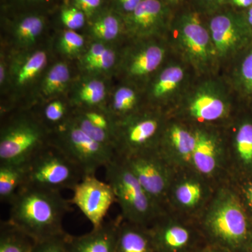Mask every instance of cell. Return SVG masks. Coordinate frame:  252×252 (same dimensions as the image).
Returning <instances> with one entry per match:
<instances>
[{
	"instance_id": "d6a6232c",
	"label": "cell",
	"mask_w": 252,
	"mask_h": 252,
	"mask_svg": "<svg viewBox=\"0 0 252 252\" xmlns=\"http://www.w3.org/2000/svg\"><path fill=\"white\" fill-rule=\"evenodd\" d=\"M119 56L120 49L116 50L112 47H107L103 54L84 68L89 72H102L112 70L114 68L117 67Z\"/></svg>"
},
{
	"instance_id": "ab89813d",
	"label": "cell",
	"mask_w": 252,
	"mask_h": 252,
	"mask_svg": "<svg viewBox=\"0 0 252 252\" xmlns=\"http://www.w3.org/2000/svg\"><path fill=\"white\" fill-rule=\"evenodd\" d=\"M143 0H114V11L123 18L133 12Z\"/></svg>"
},
{
	"instance_id": "d4e9b609",
	"label": "cell",
	"mask_w": 252,
	"mask_h": 252,
	"mask_svg": "<svg viewBox=\"0 0 252 252\" xmlns=\"http://www.w3.org/2000/svg\"><path fill=\"white\" fill-rule=\"evenodd\" d=\"M91 35L96 41L108 42L127 40L124 18L114 11L102 13L94 18L89 28Z\"/></svg>"
},
{
	"instance_id": "74e56055",
	"label": "cell",
	"mask_w": 252,
	"mask_h": 252,
	"mask_svg": "<svg viewBox=\"0 0 252 252\" xmlns=\"http://www.w3.org/2000/svg\"><path fill=\"white\" fill-rule=\"evenodd\" d=\"M63 237L36 243L32 252H67L63 243Z\"/></svg>"
},
{
	"instance_id": "d6986e66",
	"label": "cell",
	"mask_w": 252,
	"mask_h": 252,
	"mask_svg": "<svg viewBox=\"0 0 252 252\" xmlns=\"http://www.w3.org/2000/svg\"><path fill=\"white\" fill-rule=\"evenodd\" d=\"M69 200L93 225L97 228L104 222L109 209L116 202L112 187L107 182L99 180L95 175H86L72 189Z\"/></svg>"
},
{
	"instance_id": "60d3db41",
	"label": "cell",
	"mask_w": 252,
	"mask_h": 252,
	"mask_svg": "<svg viewBox=\"0 0 252 252\" xmlns=\"http://www.w3.org/2000/svg\"><path fill=\"white\" fill-rule=\"evenodd\" d=\"M102 0H74L73 6L85 14L88 17H91L100 7Z\"/></svg>"
},
{
	"instance_id": "e0dca14e",
	"label": "cell",
	"mask_w": 252,
	"mask_h": 252,
	"mask_svg": "<svg viewBox=\"0 0 252 252\" xmlns=\"http://www.w3.org/2000/svg\"><path fill=\"white\" fill-rule=\"evenodd\" d=\"M230 180L252 177V111L245 105L225 127Z\"/></svg>"
},
{
	"instance_id": "681fc988",
	"label": "cell",
	"mask_w": 252,
	"mask_h": 252,
	"mask_svg": "<svg viewBox=\"0 0 252 252\" xmlns=\"http://www.w3.org/2000/svg\"><path fill=\"white\" fill-rule=\"evenodd\" d=\"M248 107H250V109L252 111V101L251 102V103L249 104Z\"/></svg>"
},
{
	"instance_id": "9c48e42d",
	"label": "cell",
	"mask_w": 252,
	"mask_h": 252,
	"mask_svg": "<svg viewBox=\"0 0 252 252\" xmlns=\"http://www.w3.org/2000/svg\"><path fill=\"white\" fill-rule=\"evenodd\" d=\"M51 132L34 114L13 116L1 127L0 163H25L49 142Z\"/></svg>"
},
{
	"instance_id": "603a6c76",
	"label": "cell",
	"mask_w": 252,
	"mask_h": 252,
	"mask_svg": "<svg viewBox=\"0 0 252 252\" xmlns=\"http://www.w3.org/2000/svg\"><path fill=\"white\" fill-rule=\"evenodd\" d=\"M143 89L130 83L118 86L107 110L118 123L130 117L146 107Z\"/></svg>"
},
{
	"instance_id": "7bdbcfd3",
	"label": "cell",
	"mask_w": 252,
	"mask_h": 252,
	"mask_svg": "<svg viewBox=\"0 0 252 252\" xmlns=\"http://www.w3.org/2000/svg\"><path fill=\"white\" fill-rule=\"evenodd\" d=\"M196 252H233L226 249L220 248L217 245L206 243Z\"/></svg>"
},
{
	"instance_id": "4dcf8cb0",
	"label": "cell",
	"mask_w": 252,
	"mask_h": 252,
	"mask_svg": "<svg viewBox=\"0 0 252 252\" xmlns=\"http://www.w3.org/2000/svg\"><path fill=\"white\" fill-rule=\"evenodd\" d=\"M70 79V71L66 63H56L46 73L42 83L41 92L46 98H52L65 90Z\"/></svg>"
},
{
	"instance_id": "52a82bcc",
	"label": "cell",
	"mask_w": 252,
	"mask_h": 252,
	"mask_svg": "<svg viewBox=\"0 0 252 252\" xmlns=\"http://www.w3.org/2000/svg\"><path fill=\"white\" fill-rule=\"evenodd\" d=\"M23 185L61 192L72 190L85 177L81 169L54 144L48 142L24 163Z\"/></svg>"
},
{
	"instance_id": "7c38bea8",
	"label": "cell",
	"mask_w": 252,
	"mask_h": 252,
	"mask_svg": "<svg viewBox=\"0 0 252 252\" xmlns=\"http://www.w3.org/2000/svg\"><path fill=\"white\" fill-rule=\"evenodd\" d=\"M196 76L188 63L172 54L144 88L146 105L168 113Z\"/></svg>"
},
{
	"instance_id": "6da1fadb",
	"label": "cell",
	"mask_w": 252,
	"mask_h": 252,
	"mask_svg": "<svg viewBox=\"0 0 252 252\" xmlns=\"http://www.w3.org/2000/svg\"><path fill=\"white\" fill-rule=\"evenodd\" d=\"M244 106L224 76L198 75L167 114L194 127H225Z\"/></svg>"
},
{
	"instance_id": "44dd1931",
	"label": "cell",
	"mask_w": 252,
	"mask_h": 252,
	"mask_svg": "<svg viewBox=\"0 0 252 252\" xmlns=\"http://www.w3.org/2000/svg\"><path fill=\"white\" fill-rule=\"evenodd\" d=\"M120 215L116 220L104 221L86 234L74 236L66 233L63 243L67 252H115L118 230L122 221Z\"/></svg>"
},
{
	"instance_id": "c3c4849f",
	"label": "cell",
	"mask_w": 252,
	"mask_h": 252,
	"mask_svg": "<svg viewBox=\"0 0 252 252\" xmlns=\"http://www.w3.org/2000/svg\"><path fill=\"white\" fill-rule=\"evenodd\" d=\"M22 1H43V0H22Z\"/></svg>"
},
{
	"instance_id": "b9f144b4",
	"label": "cell",
	"mask_w": 252,
	"mask_h": 252,
	"mask_svg": "<svg viewBox=\"0 0 252 252\" xmlns=\"http://www.w3.org/2000/svg\"><path fill=\"white\" fill-rule=\"evenodd\" d=\"M252 0H227L225 6L238 11H243L251 7Z\"/></svg>"
},
{
	"instance_id": "d590c367",
	"label": "cell",
	"mask_w": 252,
	"mask_h": 252,
	"mask_svg": "<svg viewBox=\"0 0 252 252\" xmlns=\"http://www.w3.org/2000/svg\"><path fill=\"white\" fill-rule=\"evenodd\" d=\"M86 15L76 6H68L61 10V20L68 30L75 31L80 29L86 22Z\"/></svg>"
},
{
	"instance_id": "9a60e30c",
	"label": "cell",
	"mask_w": 252,
	"mask_h": 252,
	"mask_svg": "<svg viewBox=\"0 0 252 252\" xmlns=\"http://www.w3.org/2000/svg\"><path fill=\"white\" fill-rule=\"evenodd\" d=\"M120 157L156 206L160 212H166L167 193L177 171L162 157L158 149Z\"/></svg>"
},
{
	"instance_id": "ba28073f",
	"label": "cell",
	"mask_w": 252,
	"mask_h": 252,
	"mask_svg": "<svg viewBox=\"0 0 252 252\" xmlns=\"http://www.w3.org/2000/svg\"><path fill=\"white\" fill-rule=\"evenodd\" d=\"M215 53L219 73L223 74L252 44V32L241 11L224 6L205 14Z\"/></svg>"
},
{
	"instance_id": "8992f818",
	"label": "cell",
	"mask_w": 252,
	"mask_h": 252,
	"mask_svg": "<svg viewBox=\"0 0 252 252\" xmlns=\"http://www.w3.org/2000/svg\"><path fill=\"white\" fill-rule=\"evenodd\" d=\"M173 54L167 36L128 39L120 49L118 76L122 82L144 89Z\"/></svg>"
},
{
	"instance_id": "ee69618b",
	"label": "cell",
	"mask_w": 252,
	"mask_h": 252,
	"mask_svg": "<svg viewBox=\"0 0 252 252\" xmlns=\"http://www.w3.org/2000/svg\"><path fill=\"white\" fill-rule=\"evenodd\" d=\"M162 1L174 10L178 9L187 2V0H162Z\"/></svg>"
},
{
	"instance_id": "f35d334b",
	"label": "cell",
	"mask_w": 252,
	"mask_h": 252,
	"mask_svg": "<svg viewBox=\"0 0 252 252\" xmlns=\"http://www.w3.org/2000/svg\"><path fill=\"white\" fill-rule=\"evenodd\" d=\"M107 47L108 46L105 45V43L100 42V41H95L94 44H91L81 60L83 67L97 59L100 55L103 54Z\"/></svg>"
},
{
	"instance_id": "836d02e7",
	"label": "cell",
	"mask_w": 252,
	"mask_h": 252,
	"mask_svg": "<svg viewBox=\"0 0 252 252\" xmlns=\"http://www.w3.org/2000/svg\"><path fill=\"white\" fill-rule=\"evenodd\" d=\"M84 46V36L71 30L63 32L59 39V50L67 56H76L79 54Z\"/></svg>"
},
{
	"instance_id": "3957f363",
	"label": "cell",
	"mask_w": 252,
	"mask_h": 252,
	"mask_svg": "<svg viewBox=\"0 0 252 252\" xmlns=\"http://www.w3.org/2000/svg\"><path fill=\"white\" fill-rule=\"evenodd\" d=\"M199 226L207 243L233 252H248L252 220L230 182L219 185Z\"/></svg>"
},
{
	"instance_id": "bcb514c9",
	"label": "cell",
	"mask_w": 252,
	"mask_h": 252,
	"mask_svg": "<svg viewBox=\"0 0 252 252\" xmlns=\"http://www.w3.org/2000/svg\"><path fill=\"white\" fill-rule=\"evenodd\" d=\"M6 66L4 61H1V64H0V84L2 86L4 84L5 80H6Z\"/></svg>"
},
{
	"instance_id": "4316f807",
	"label": "cell",
	"mask_w": 252,
	"mask_h": 252,
	"mask_svg": "<svg viewBox=\"0 0 252 252\" xmlns=\"http://www.w3.org/2000/svg\"><path fill=\"white\" fill-rule=\"evenodd\" d=\"M106 97V86L97 79H86L80 83L73 96V106L77 109L103 108L101 107Z\"/></svg>"
},
{
	"instance_id": "f6af8a7d",
	"label": "cell",
	"mask_w": 252,
	"mask_h": 252,
	"mask_svg": "<svg viewBox=\"0 0 252 252\" xmlns=\"http://www.w3.org/2000/svg\"><path fill=\"white\" fill-rule=\"evenodd\" d=\"M245 18V22L248 24V27L252 32V6L245 11H241Z\"/></svg>"
},
{
	"instance_id": "5bb4252c",
	"label": "cell",
	"mask_w": 252,
	"mask_h": 252,
	"mask_svg": "<svg viewBox=\"0 0 252 252\" xmlns=\"http://www.w3.org/2000/svg\"><path fill=\"white\" fill-rule=\"evenodd\" d=\"M156 252H196L206 244L198 220L166 211L148 227Z\"/></svg>"
},
{
	"instance_id": "4fadbf2b",
	"label": "cell",
	"mask_w": 252,
	"mask_h": 252,
	"mask_svg": "<svg viewBox=\"0 0 252 252\" xmlns=\"http://www.w3.org/2000/svg\"><path fill=\"white\" fill-rule=\"evenodd\" d=\"M217 187L193 168L179 170L169 189L166 211L198 220Z\"/></svg>"
},
{
	"instance_id": "2e32d148",
	"label": "cell",
	"mask_w": 252,
	"mask_h": 252,
	"mask_svg": "<svg viewBox=\"0 0 252 252\" xmlns=\"http://www.w3.org/2000/svg\"><path fill=\"white\" fill-rule=\"evenodd\" d=\"M196 129V142L192 168L215 185L230 181L225 127H201Z\"/></svg>"
},
{
	"instance_id": "277c9868",
	"label": "cell",
	"mask_w": 252,
	"mask_h": 252,
	"mask_svg": "<svg viewBox=\"0 0 252 252\" xmlns=\"http://www.w3.org/2000/svg\"><path fill=\"white\" fill-rule=\"evenodd\" d=\"M166 36L174 54L197 75L220 74L205 14L186 3L175 10Z\"/></svg>"
},
{
	"instance_id": "ffe728a7",
	"label": "cell",
	"mask_w": 252,
	"mask_h": 252,
	"mask_svg": "<svg viewBox=\"0 0 252 252\" xmlns=\"http://www.w3.org/2000/svg\"><path fill=\"white\" fill-rule=\"evenodd\" d=\"M195 142V127L168 116L158 149L176 171H179L192 168Z\"/></svg>"
},
{
	"instance_id": "7402d4cb",
	"label": "cell",
	"mask_w": 252,
	"mask_h": 252,
	"mask_svg": "<svg viewBox=\"0 0 252 252\" xmlns=\"http://www.w3.org/2000/svg\"><path fill=\"white\" fill-rule=\"evenodd\" d=\"M245 105L252 101V44L232 63L223 74Z\"/></svg>"
},
{
	"instance_id": "ac0fdd59",
	"label": "cell",
	"mask_w": 252,
	"mask_h": 252,
	"mask_svg": "<svg viewBox=\"0 0 252 252\" xmlns=\"http://www.w3.org/2000/svg\"><path fill=\"white\" fill-rule=\"evenodd\" d=\"M174 12L162 0H143L124 17L127 39L166 36Z\"/></svg>"
},
{
	"instance_id": "30bf717a",
	"label": "cell",
	"mask_w": 252,
	"mask_h": 252,
	"mask_svg": "<svg viewBox=\"0 0 252 252\" xmlns=\"http://www.w3.org/2000/svg\"><path fill=\"white\" fill-rule=\"evenodd\" d=\"M167 118L164 111L146 106L118 123L115 154L126 157L158 149Z\"/></svg>"
},
{
	"instance_id": "484cf974",
	"label": "cell",
	"mask_w": 252,
	"mask_h": 252,
	"mask_svg": "<svg viewBox=\"0 0 252 252\" xmlns=\"http://www.w3.org/2000/svg\"><path fill=\"white\" fill-rule=\"evenodd\" d=\"M48 55L43 50L34 51L18 61L13 69V81L18 88L25 87L36 79L47 63Z\"/></svg>"
},
{
	"instance_id": "8d00e7d4",
	"label": "cell",
	"mask_w": 252,
	"mask_h": 252,
	"mask_svg": "<svg viewBox=\"0 0 252 252\" xmlns=\"http://www.w3.org/2000/svg\"><path fill=\"white\" fill-rule=\"evenodd\" d=\"M227 0H187L188 4L200 12L207 14L224 7Z\"/></svg>"
},
{
	"instance_id": "cb8c5ba5",
	"label": "cell",
	"mask_w": 252,
	"mask_h": 252,
	"mask_svg": "<svg viewBox=\"0 0 252 252\" xmlns=\"http://www.w3.org/2000/svg\"><path fill=\"white\" fill-rule=\"evenodd\" d=\"M115 252H156L148 227L122 220Z\"/></svg>"
},
{
	"instance_id": "7a4b0ae2",
	"label": "cell",
	"mask_w": 252,
	"mask_h": 252,
	"mask_svg": "<svg viewBox=\"0 0 252 252\" xmlns=\"http://www.w3.org/2000/svg\"><path fill=\"white\" fill-rule=\"evenodd\" d=\"M9 220L36 243L62 238L63 220L71 210L61 192L22 185L9 202Z\"/></svg>"
},
{
	"instance_id": "f546056e",
	"label": "cell",
	"mask_w": 252,
	"mask_h": 252,
	"mask_svg": "<svg viewBox=\"0 0 252 252\" xmlns=\"http://www.w3.org/2000/svg\"><path fill=\"white\" fill-rule=\"evenodd\" d=\"M45 21L36 14L24 16L16 23L14 30L15 40L20 46L28 47L33 45L42 34Z\"/></svg>"
},
{
	"instance_id": "8fae6325",
	"label": "cell",
	"mask_w": 252,
	"mask_h": 252,
	"mask_svg": "<svg viewBox=\"0 0 252 252\" xmlns=\"http://www.w3.org/2000/svg\"><path fill=\"white\" fill-rule=\"evenodd\" d=\"M49 142L59 147L85 176L95 175L98 169L105 167L115 156L112 149L83 132L72 118L51 132Z\"/></svg>"
},
{
	"instance_id": "5b68a950",
	"label": "cell",
	"mask_w": 252,
	"mask_h": 252,
	"mask_svg": "<svg viewBox=\"0 0 252 252\" xmlns=\"http://www.w3.org/2000/svg\"><path fill=\"white\" fill-rule=\"evenodd\" d=\"M104 169L106 180L115 194L123 220L149 227L163 213L156 206L122 158L115 154Z\"/></svg>"
},
{
	"instance_id": "83f0119b",
	"label": "cell",
	"mask_w": 252,
	"mask_h": 252,
	"mask_svg": "<svg viewBox=\"0 0 252 252\" xmlns=\"http://www.w3.org/2000/svg\"><path fill=\"white\" fill-rule=\"evenodd\" d=\"M36 241L9 220L0 225V252H32Z\"/></svg>"
},
{
	"instance_id": "7dc6e473",
	"label": "cell",
	"mask_w": 252,
	"mask_h": 252,
	"mask_svg": "<svg viewBox=\"0 0 252 252\" xmlns=\"http://www.w3.org/2000/svg\"><path fill=\"white\" fill-rule=\"evenodd\" d=\"M248 252H252V225L251 233H250V240H249Z\"/></svg>"
},
{
	"instance_id": "f1b7e54d",
	"label": "cell",
	"mask_w": 252,
	"mask_h": 252,
	"mask_svg": "<svg viewBox=\"0 0 252 252\" xmlns=\"http://www.w3.org/2000/svg\"><path fill=\"white\" fill-rule=\"evenodd\" d=\"M23 164L0 163V200L9 203L24 183Z\"/></svg>"
},
{
	"instance_id": "1f68e13d",
	"label": "cell",
	"mask_w": 252,
	"mask_h": 252,
	"mask_svg": "<svg viewBox=\"0 0 252 252\" xmlns=\"http://www.w3.org/2000/svg\"><path fill=\"white\" fill-rule=\"evenodd\" d=\"M72 114L73 112H69L68 106L64 102L53 100L44 107L41 117H37L49 130V126H51L52 132L68 122L72 118Z\"/></svg>"
},
{
	"instance_id": "e575fe53",
	"label": "cell",
	"mask_w": 252,
	"mask_h": 252,
	"mask_svg": "<svg viewBox=\"0 0 252 252\" xmlns=\"http://www.w3.org/2000/svg\"><path fill=\"white\" fill-rule=\"evenodd\" d=\"M229 182L238 193L244 208L252 220V177L230 180Z\"/></svg>"
}]
</instances>
